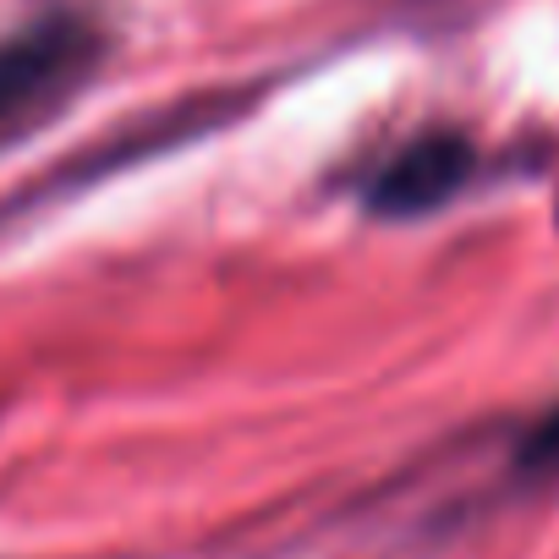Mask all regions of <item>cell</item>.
<instances>
[{"label": "cell", "mask_w": 559, "mask_h": 559, "mask_svg": "<svg viewBox=\"0 0 559 559\" xmlns=\"http://www.w3.org/2000/svg\"><path fill=\"white\" fill-rule=\"evenodd\" d=\"M483 170V154L466 132L455 127H428L390 148L373 176L362 181V209L373 219H423L450 209Z\"/></svg>", "instance_id": "7a4b0ae2"}, {"label": "cell", "mask_w": 559, "mask_h": 559, "mask_svg": "<svg viewBox=\"0 0 559 559\" xmlns=\"http://www.w3.org/2000/svg\"><path fill=\"white\" fill-rule=\"evenodd\" d=\"M105 50L110 34L78 7H50L0 39V148L88 88Z\"/></svg>", "instance_id": "6da1fadb"}, {"label": "cell", "mask_w": 559, "mask_h": 559, "mask_svg": "<svg viewBox=\"0 0 559 559\" xmlns=\"http://www.w3.org/2000/svg\"><path fill=\"white\" fill-rule=\"evenodd\" d=\"M515 461H521V472H559V406H554L543 423L526 428Z\"/></svg>", "instance_id": "3957f363"}]
</instances>
